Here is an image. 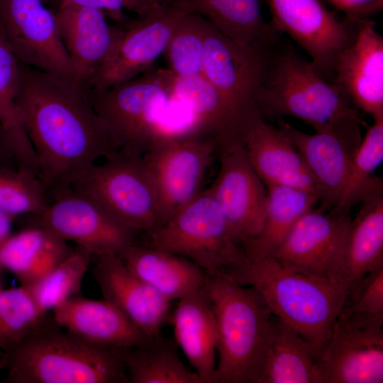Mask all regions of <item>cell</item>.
Here are the masks:
<instances>
[{"mask_svg": "<svg viewBox=\"0 0 383 383\" xmlns=\"http://www.w3.org/2000/svg\"><path fill=\"white\" fill-rule=\"evenodd\" d=\"M18 106L39 176L52 192L118 150L96 111L89 89L20 62Z\"/></svg>", "mask_w": 383, "mask_h": 383, "instance_id": "6da1fadb", "label": "cell"}, {"mask_svg": "<svg viewBox=\"0 0 383 383\" xmlns=\"http://www.w3.org/2000/svg\"><path fill=\"white\" fill-rule=\"evenodd\" d=\"M204 289L217 331L213 383H260L272 312L260 294L223 272H206Z\"/></svg>", "mask_w": 383, "mask_h": 383, "instance_id": "7a4b0ae2", "label": "cell"}, {"mask_svg": "<svg viewBox=\"0 0 383 383\" xmlns=\"http://www.w3.org/2000/svg\"><path fill=\"white\" fill-rule=\"evenodd\" d=\"M229 276L252 287L273 315L321 350L330 338L349 289L286 268L272 256L248 259Z\"/></svg>", "mask_w": 383, "mask_h": 383, "instance_id": "3957f363", "label": "cell"}, {"mask_svg": "<svg viewBox=\"0 0 383 383\" xmlns=\"http://www.w3.org/2000/svg\"><path fill=\"white\" fill-rule=\"evenodd\" d=\"M52 324L42 323L5 353L11 383L129 382L122 350L89 343Z\"/></svg>", "mask_w": 383, "mask_h": 383, "instance_id": "277c9868", "label": "cell"}, {"mask_svg": "<svg viewBox=\"0 0 383 383\" xmlns=\"http://www.w3.org/2000/svg\"><path fill=\"white\" fill-rule=\"evenodd\" d=\"M265 119L292 116L321 131L361 121L358 111L334 82H329L289 44L271 51L257 96Z\"/></svg>", "mask_w": 383, "mask_h": 383, "instance_id": "5b68a950", "label": "cell"}, {"mask_svg": "<svg viewBox=\"0 0 383 383\" xmlns=\"http://www.w3.org/2000/svg\"><path fill=\"white\" fill-rule=\"evenodd\" d=\"M175 75L152 67L104 89H89L93 106L118 151L143 155L157 135L174 96Z\"/></svg>", "mask_w": 383, "mask_h": 383, "instance_id": "8992f818", "label": "cell"}, {"mask_svg": "<svg viewBox=\"0 0 383 383\" xmlns=\"http://www.w3.org/2000/svg\"><path fill=\"white\" fill-rule=\"evenodd\" d=\"M69 187L89 196L117 221L148 233L164 223L153 181L143 155L118 151L77 174Z\"/></svg>", "mask_w": 383, "mask_h": 383, "instance_id": "52a82bcc", "label": "cell"}, {"mask_svg": "<svg viewBox=\"0 0 383 383\" xmlns=\"http://www.w3.org/2000/svg\"><path fill=\"white\" fill-rule=\"evenodd\" d=\"M148 234L146 245L184 257L206 272L229 274L248 260L208 189Z\"/></svg>", "mask_w": 383, "mask_h": 383, "instance_id": "ba28073f", "label": "cell"}, {"mask_svg": "<svg viewBox=\"0 0 383 383\" xmlns=\"http://www.w3.org/2000/svg\"><path fill=\"white\" fill-rule=\"evenodd\" d=\"M217 140L188 131L162 132L143 155L160 199L164 223L201 192Z\"/></svg>", "mask_w": 383, "mask_h": 383, "instance_id": "9c48e42d", "label": "cell"}, {"mask_svg": "<svg viewBox=\"0 0 383 383\" xmlns=\"http://www.w3.org/2000/svg\"><path fill=\"white\" fill-rule=\"evenodd\" d=\"M275 40L238 45L210 23L204 46L203 75L223 97L240 128L260 115L257 96Z\"/></svg>", "mask_w": 383, "mask_h": 383, "instance_id": "30bf717a", "label": "cell"}, {"mask_svg": "<svg viewBox=\"0 0 383 383\" xmlns=\"http://www.w3.org/2000/svg\"><path fill=\"white\" fill-rule=\"evenodd\" d=\"M188 13L183 6L168 1L143 15L116 23L121 33L87 87L106 89L149 70L165 53L179 21Z\"/></svg>", "mask_w": 383, "mask_h": 383, "instance_id": "8fae6325", "label": "cell"}, {"mask_svg": "<svg viewBox=\"0 0 383 383\" xmlns=\"http://www.w3.org/2000/svg\"><path fill=\"white\" fill-rule=\"evenodd\" d=\"M351 219L348 209L313 208L299 218L271 256L286 268L336 282Z\"/></svg>", "mask_w": 383, "mask_h": 383, "instance_id": "7c38bea8", "label": "cell"}, {"mask_svg": "<svg viewBox=\"0 0 383 383\" xmlns=\"http://www.w3.org/2000/svg\"><path fill=\"white\" fill-rule=\"evenodd\" d=\"M36 215L41 226L65 241H72L92 254L120 255L133 243L134 231L113 218L99 204L70 187L52 192Z\"/></svg>", "mask_w": 383, "mask_h": 383, "instance_id": "4fadbf2b", "label": "cell"}, {"mask_svg": "<svg viewBox=\"0 0 383 383\" xmlns=\"http://www.w3.org/2000/svg\"><path fill=\"white\" fill-rule=\"evenodd\" d=\"M217 150L219 170L207 189L218 205L233 240L242 248L262 230L267 189L251 166L241 140L218 143Z\"/></svg>", "mask_w": 383, "mask_h": 383, "instance_id": "5bb4252c", "label": "cell"}, {"mask_svg": "<svg viewBox=\"0 0 383 383\" xmlns=\"http://www.w3.org/2000/svg\"><path fill=\"white\" fill-rule=\"evenodd\" d=\"M277 33L287 34L311 58L323 77L333 73L339 54L352 41L358 21L340 20L320 0H266Z\"/></svg>", "mask_w": 383, "mask_h": 383, "instance_id": "9a60e30c", "label": "cell"}, {"mask_svg": "<svg viewBox=\"0 0 383 383\" xmlns=\"http://www.w3.org/2000/svg\"><path fill=\"white\" fill-rule=\"evenodd\" d=\"M0 28L21 63L74 81L55 13L43 0H0Z\"/></svg>", "mask_w": 383, "mask_h": 383, "instance_id": "2e32d148", "label": "cell"}, {"mask_svg": "<svg viewBox=\"0 0 383 383\" xmlns=\"http://www.w3.org/2000/svg\"><path fill=\"white\" fill-rule=\"evenodd\" d=\"M312 174L318 191L319 209L340 207L348 182L351 156L361 141L360 122L313 134L306 133L277 120Z\"/></svg>", "mask_w": 383, "mask_h": 383, "instance_id": "e0dca14e", "label": "cell"}, {"mask_svg": "<svg viewBox=\"0 0 383 383\" xmlns=\"http://www.w3.org/2000/svg\"><path fill=\"white\" fill-rule=\"evenodd\" d=\"M335 83L356 109L383 118V37L370 18L359 21L333 66Z\"/></svg>", "mask_w": 383, "mask_h": 383, "instance_id": "ac0fdd59", "label": "cell"}, {"mask_svg": "<svg viewBox=\"0 0 383 383\" xmlns=\"http://www.w3.org/2000/svg\"><path fill=\"white\" fill-rule=\"evenodd\" d=\"M95 257L93 276L104 299L147 336L160 335L170 320L171 301L133 274L119 255L105 253Z\"/></svg>", "mask_w": 383, "mask_h": 383, "instance_id": "d6986e66", "label": "cell"}, {"mask_svg": "<svg viewBox=\"0 0 383 383\" xmlns=\"http://www.w3.org/2000/svg\"><path fill=\"white\" fill-rule=\"evenodd\" d=\"M240 139L248 159L264 184L304 189L318 199L316 183L287 136L260 115L244 127Z\"/></svg>", "mask_w": 383, "mask_h": 383, "instance_id": "ffe728a7", "label": "cell"}, {"mask_svg": "<svg viewBox=\"0 0 383 383\" xmlns=\"http://www.w3.org/2000/svg\"><path fill=\"white\" fill-rule=\"evenodd\" d=\"M55 15L74 81L87 87L111 52L121 29L109 24L105 13L94 9L59 5Z\"/></svg>", "mask_w": 383, "mask_h": 383, "instance_id": "44dd1931", "label": "cell"}, {"mask_svg": "<svg viewBox=\"0 0 383 383\" xmlns=\"http://www.w3.org/2000/svg\"><path fill=\"white\" fill-rule=\"evenodd\" d=\"M320 367L323 383H382V328H349L335 321Z\"/></svg>", "mask_w": 383, "mask_h": 383, "instance_id": "7402d4cb", "label": "cell"}, {"mask_svg": "<svg viewBox=\"0 0 383 383\" xmlns=\"http://www.w3.org/2000/svg\"><path fill=\"white\" fill-rule=\"evenodd\" d=\"M52 311L53 321L61 328L99 346L123 350L150 338L105 299L79 295Z\"/></svg>", "mask_w": 383, "mask_h": 383, "instance_id": "603a6c76", "label": "cell"}, {"mask_svg": "<svg viewBox=\"0 0 383 383\" xmlns=\"http://www.w3.org/2000/svg\"><path fill=\"white\" fill-rule=\"evenodd\" d=\"M170 320L174 339L203 383H213L216 367L215 316L204 287L178 300Z\"/></svg>", "mask_w": 383, "mask_h": 383, "instance_id": "cb8c5ba5", "label": "cell"}, {"mask_svg": "<svg viewBox=\"0 0 383 383\" xmlns=\"http://www.w3.org/2000/svg\"><path fill=\"white\" fill-rule=\"evenodd\" d=\"M321 352L272 314L260 383H323Z\"/></svg>", "mask_w": 383, "mask_h": 383, "instance_id": "d4e9b609", "label": "cell"}, {"mask_svg": "<svg viewBox=\"0 0 383 383\" xmlns=\"http://www.w3.org/2000/svg\"><path fill=\"white\" fill-rule=\"evenodd\" d=\"M119 256L133 274L171 302L204 287L206 272L184 257L133 243Z\"/></svg>", "mask_w": 383, "mask_h": 383, "instance_id": "484cf974", "label": "cell"}, {"mask_svg": "<svg viewBox=\"0 0 383 383\" xmlns=\"http://www.w3.org/2000/svg\"><path fill=\"white\" fill-rule=\"evenodd\" d=\"M351 219L335 282L350 286L383 267V193L365 197Z\"/></svg>", "mask_w": 383, "mask_h": 383, "instance_id": "4316f807", "label": "cell"}, {"mask_svg": "<svg viewBox=\"0 0 383 383\" xmlns=\"http://www.w3.org/2000/svg\"><path fill=\"white\" fill-rule=\"evenodd\" d=\"M72 250L66 241L35 224L12 233L0 246L1 268L28 286L35 282Z\"/></svg>", "mask_w": 383, "mask_h": 383, "instance_id": "83f0119b", "label": "cell"}, {"mask_svg": "<svg viewBox=\"0 0 383 383\" xmlns=\"http://www.w3.org/2000/svg\"><path fill=\"white\" fill-rule=\"evenodd\" d=\"M173 98L192 113V130L214 138L218 143L240 139V128L231 109L203 74L175 75Z\"/></svg>", "mask_w": 383, "mask_h": 383, "instance_id": "f1b7e54d", "label": "cell"}, {"mask_svg": "<svg viewBox=\"0 0 383 383\" xmlns=\"http://www.w3.org/2000/svg\"><path fill=\"white\" fill-rule=\"evenodd\" d=\"M266 189L262 230L242 247L249 260L271 256L299 218L318 202L316 195L298 188L272 185Z\"/></svg>", "mask_w": 383, "mask_h": 383, "instance_id": "f546056e", "label": "cell"}, {"mask_svg": "<svg viewBox=\"0 0 383 383\" xmlns=\"http://www.w3.org/2000/svg\"><path fill=\"white\" fill-rule=\"evenodd\" d=\"M197 13L238 45L250 46L274 38L277 33L266 23L259 0H167Z\"/></svg>", "mask_w": 383, "mask_h": 383, "instance_id": "4dcf8cb0", "label": "cell"}, {"mask_svg": "<svg viewBox=\"0 0 383 383\" xmlns=\"http://www.w3.org/2000/svg\"><path fill=\"white\" fill-rule=\"evenodd\" d=\"M128 382L131 383H203L179 356L172 338L161 334L122 350Z\"/></svg>", "mask_w": 383, "mask_h": 383, "instance_id": "1f68e13d", "label": "cell"}, {"mask_svg": "<svg viewBox=\"0 0 383 383\" xmlns=\"http://www.w3.org/2000/svg\"><path fill=\"white\" fill-rule=\"evenodd\" d=\"M20 61L10 49L0 28V123L18 163L39 176L36 157L23 128L18 106Z\"/></svg>", "mask_w": 383, "mask_h": 383, "instance_id": "d6a6232c", "label": "cell"}, {"mask_svg": "<svg viewBox=\"0 0 383 383\" xmlns=\"http://www.w3.org/2000/svg\"><path fill=\"white\" fill-rule=\"evenodd\" d=\"M92 254L77 246L41 278L26 286L41 311L46 314L68 299L80 295Z\"/></svg>", "mask_w": 383, "mask_h": 383, "instance_id": "836d02e7", "label": "cell"}, {"mask_svg": "<svg viewBox=\"0 0 383 383\" xmlns=\"http://www.w3.org/2000/svg\"><path fill=\"white\" fill-rule=\"evenodd\" d=\"M373 121L351 156L340 208L351 209L370 194L382 191V179L374 172L383 160V118Z\"/></svg>", "mask_w": 383, "mask_h": 383, "instance_id": "e575fe53", "label": "cell"}, {"mask_svg": "<svg viewBox=\"0 0 383 383\" xmlns=\"http://www.w3.org/2000/svg\"><path fill=\"white\" fill-rule=\"evenodd\" d=\"M28 289H0V350L7 353L21 343L44 320Z\"/></svg>", "mask_w": 383, "mask_h": 383, "instance_id": "d590c367", "label": "cell"}, {"mask_svg": "<svg viewBox=\"0 0 383 383\" xmlns=\"http://www.w3.org/2000/svg\"><path fill=\"white\" fill-rule=\"evenodd\" d=\"M335 321L349 328H382L383 267L365 274L349 287Z\"/></svg>", "mask_w": 383, "mask_h": 383, "instance_id": "8d00e7d4", "label": "cell"}, {"mask_svg": "<svg viewBox=\"0 0 383 383\" xmlns=\"http://www.w3.org/2000/svg\"><path fill=\"white\" fill-rule=\"evenodd\" d=\"M209 21L188 13L179 21L165 52L174 75L203 74L204 54Z\"/></svg>", "mask_w": 383, "mask_h": 383, "instance_id": "74e56055", "label": "cell"}, {"mask_svg": "<svg viewBox=\"0 0 383 383\" xmlns=\"http://www.w3.org/2000/svg\"><path fill=\"white\" fill-rule=\"evenodd\" d=\"M48 192L40 177L29 170L0 169V211L15 218L39 214L49 201Z\"/></svg>", "mask_w": 383, "mask_h": 383, "instance_id": "f35d334b", "label": "cell"}, {"mask_svg": "<svg viewBox=\"0 0 383 383\" xmlns=\"http://www.w3.org/2000/svg\"><path fill=\"white\" fill-rule=\"evenodd\" d=\"M352 21L368 18L382 9L383 0H327Z\"/></svg>", "mask_w": 383, "mask_h": 383, "instance_id": "ab89813d", "label": "cell"}, {"mask_svg": "<svg viewBox=\"0 0 383 383\" xmlns=\"http://www.w3.org/2000/svg\"><path fill=\"white\" fill-rule=\"evenodd\" d=\"M59 5H70L94 9L103 11L116 23L128 17L124 14L123 0H60Z\"/></svg>", "mask_w": 383, "mask_h": 383, "instance_id": "60d3db41", "label": "cell"}, {"mask_svg": "<svg viewBox=\"0 0 383 383\" xmlns=\"http://www.w3.org/2000/svg\"><path fill=\"white\" fill-rule=\"evenodd\" d=\"M18 167V163L11 142L0 123V169Z\"/></svg>", "mask_w": 383, "mask_h": 383, "instance_id": "b9f144b4", "label": "cell"}, {"mask_svg": "<svg viewBox=\"0 0 383 383\" xmlns=\"http://www.w3.org/2000/svg\"><path fill=\"white\" fill-rule=\"evenodd\" d=\"M167 0H123L126 10L143 15L165 4Z\"/></svg>", "mask_w": 383, "mask_h": 383, "instance_id": "7bdbcfd3", "label": "cell"}, {"mask_svg": "<svg viewBox=\"0 0 383 383\" xmlns=\"http://www.w3.org/2000/svg\"><path fill=\"white\" fill-rule=\"evenodd\" d=\"M15 217L0 211V246L12 234V224Z\"/></svg>", "mask_w": 383, "mask_h": 383, "instance_id": "ee69618b", "label": "cell"}, {"mask_svg": "<svg viewBox=\"0 0 383 383\" xmlns=\"http://www.w3.org/2000/svg\"><path fill=\"white\" fill-rule=\"evenodd\" d=\"M7 357L5 353L0 352V370L4 368H6Z\"/></svg>", "mask_w": 383, "mask_h": 383, "instance_id": "f6af8a7d", "label": "cell"}, {"mask_svg": "<svg viewBox=\"0 0 383 383\" xmlns=\"http://www.w3.org/2000/svg\"><path fill=\"white\" fill-rule=\"evenodd\" d=\"M1 269H2V268H1V265H0V272H1ZM1 289V284H0V289Z\"/></svg>", "mask_w": 383, "mask_h": 383, "instance_id": "bcb514c9", "label": "cell"}, {"mask_svg": "<svg viewBox=\"0 0 383 383\" xmlns=\"http://www.w3.org/2000/svg\"><path fill=\"white\" fill-rule=\"evenodd\" d=\"M44 1V0H43Z\"/></svg>", "mask_w": 383, "mask_h": 383, "instance_id": "7dc6e473", "label": "cell"}]
</instances>
